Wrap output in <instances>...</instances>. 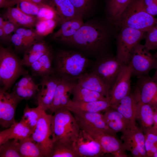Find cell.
Returning <instances> with one entry per match:
<instances>
[{"label":"cell","mask_w":157,"mask_h":157,"mask_svg":"<svg viewBox=\"0 0 157 157\" xmlns=\"http://www.w3.org/2000/svg\"><path fill=\"white\" fill-rule=\"evenodd\" d=\"M111 31L109 24L93 18L84 22L72 36L60 43L96 58L109 52Z\"/></svg>","instance_id":"cell-1"},{"label":"cell","mask_w":157,"mask_h":157,"mask_svg":"<svg viewBox=\"0 0 157 157\" xmlns=\"http://www.w3.org/2000/svg\"><path fill=\"white\" fill-rule=\"evenodd\" d=\"M55 74L72 81L77 80L86 72L92 62L82 53L75 50H60L54 55Z\"/></svg>","instance_id":"cell-2"},{"label":"cell","mask_w":157,"mask_h":157,"mask_svg":"<svg viewBox=\"0 0 157 157\" xmlns=\"http://www.w3.org/2000/svg\"><path fill=\"white\" fill-rule=\"evenodd\" d=\"M72 112L65 108H60L52 115L51 129L53 141H58L73 145L81 130Z\"/></svg>","instance_id":"cell-3"},{"label":"cell","mask_w":157,"mask_h":157,"mask_svg":"<svg viewBox=\"0 0 157 157\" xmlns=\"http://www.w3.org/2000/svg\"><path fill=\"white\" fill-rule=\"evenodd\" d=\"M156 18L146 11L143 0H132L116 26L127 27L147 32L155 26Z\"/></svg>","instance_id":"cell-4"},{"label":"cell","mask_w":157,"mask_h":157,"mask_svg":"<svg viewBox=\"0 0 157 157\" xmlns=\"http://www.w3.org/2000/svg\"><path fill=\"white\" fill-rule=\"evenodd\" d=\"M28 74L21 60L10 49L0 46V89L7 91L21 76Z\"/></svg>","instance_id":"cell-5"},{"label":"cell","mask_w":157,"mask_h":157,"mask_svg":"<svg viewBox=\"0 0 157 157\" xmlns=\"http://www.w3.org/2000/svg\"><path fill=\"white\" fill-rule=\"evenodd\" d=\"M125 65L109 52L92 62L90 72L97 75L111 89Z\"/></svg>","instance_id":"cell-6"},{"label":"cell","mask_w":157,"mask_h":157,"mask_svg":"<svg viewBox=\"0 0 157 157\" xmlns=\"http://www.w3.org/2000/svg\"><path fill=\"white\" fill-rule=\"evenodd\" d=\"M145 33L127 27L121 28L117 38L116 57L122 64L130 63L135 47L144 38Z\"/></svg>","instance_id":"cell-7"},{"label":"cell","mask_w":157,"mask_h":157,"mask_svg":"<svg viewBox=\"0 0 157 157\" xmlns=\"http://www.w3.org/2000/svg\"><path fill=\"white\" fill-rule=\"evenodd\" d=\"M129 63L131 66L132 75L138 77L149 75L151 70L156 69L157 59L144 45L139 43L134 50Z\"/></svg>","instance_id":"cell-8"},{"label":"cell","mask_w":157,"mask_h":157,"mask_svg":"<svg viewBox=\"0 0 157 157\" xmlns=\"http://www.w3.org/2000/svg\"><path fill=\"white\" fill-rule=\"evenodd\" d=\"M52 116L44 111L30 137L38 145L45 157H49L53 142L51 129Z\"/></svg>","instance_id":"cell-9"},{"label":"cell","mask_w":157,"mask_h":157,"mask_svg":"<svg viewBox=\"0 0 157 157\" xmlns=\"http://www.w3.org/2000/svg\"><path fill=\"white\" fill-rule=\"evenodd\" d=\"M121 139L126 150L134 157H147L144 133L136 124L122 133Z\"/></svg>","instance_id":"cell-10"},{"label":"cell","mask_w":157,"mask_h":157,"mask_svg":"<svg viewBox=\"0 0 157 157\" xmlns=\"http://www.w3.org/2000/svg\"><path fill=\"white\" fill-rule=\"evenodd\" d=\"M23 99L13 91L8 92L0 90V124L8 128L15 124L16 108Z\"/></svg>","instance_id":"cell-11"},{"label":"cell","mask_w":157,"mask_h":157,"mask_svg":"<svg viewBox=\"0 0 157 157\" xmlns=\"http://www.w3.org/2000/svg\"><path fill=\"white\" fill-rule=\"evenodd\" d=\"M81 129L102 132L116 135L108 126L101 112L90 113L83 111L71 112Z\"/></svg>","instance_id":"cell-12"},{"label":"cell","mask_w":157,"mask_h":157,"mask_svg":"<svg viewBox=\"0 0 157 157\" xmlns=\"http://www.w3.org/2000/svg\"><path fill=\"white\" fill-rule=\"evenodd\" d=\"M73 145L79 157H98L105 154L99 143L83 129H81Z\"/></svg>","instance_id":"cell-13"},{"label":"cell","mask_w":157,"mask_h":157,"mask_svg":"<svg viewBox=\"0 0 157 157\" xmlns=\"http://www.w3.org/2000/svg\"><path fill=\"white\" fill-rule=\"evenodd\" d=\"M132 76L130 63L125 65L112 88L110 93V107L116 105L131 92V78Z\"/></svg>","instance_id":"cell-14"},{"label":"cell","mask_w":157,"mask_h":157,"mask_svg":"<svg viewBox=\"0 0 157 157\" xmlns=\"http://www.w3.org/2000/svg\"><path fill=\"white\" fill-rule=\"evenodd\" d=\"M85 131L99 143L105 154L110 153L116 157L127 156L123 142L116 135L101 131Z\"/></svg>","instance_id":"cell-15"},{"label":"cell","mask_w":157,"mask_h":157,"mask_svg":"<svg viewBox=\"0 0 157 157\" xmlns=\"http://www.w3.org/2000/svg\"><path fill=\"white\" fill-rule=\"evenodd\" d=\"M137 78L133 93L138 106L151 103L157 94V83L149 75Z\"/></svg>","instance_id":"cell-16"},{"label":"cell","mask_w":157,"mask_h":157,"mask_svg":"<svg viewBox=\"0 0 157 157\" xmlns=\"http://www.w3.org/2000/svg\"><path fill=\"white\" fill-rule=\"evenodd\" d=\"M60 77L55 74L42 78L41 89L38 93V106L45 111L49 109Z\"/></svg>","instance_id":"cell-17"},{"label":"cell","mask_w":157,"mask_h":157,"mask_svg":"<svg viewBox=\"0 0 157 157\" xmlns=\"http://www.w3.org/2000/svg\"><path fill=\"white\" fill-rule=\"evenodd\" d=\"M77 83L84 88L100 93L106 97H110V88L92 72L85 73L78 79Z\"/></svg>","instance_id":"cell-18"},{"label":"cell","mask_w":157,"mask_h":157,"mask_svg":"<svg viewBox=\"0 0 157 157\" xmlns=\"http://www.w3.org/2000/svg\"><path fill=\"white\" fill-rule=\"evenodd\" d=\"M50 46L41 40H36L31 44L25 50L21 62L23 66L29 67L33 63L49 51Z\"/></svg>","instance_id":"cell-19"},{"label":"cell","mask_w":157,"mask_h":157,"mask_svg":"<svg viewBox=\"0 0 157 157\" xmlns=\"http://www.w3.org/2000/svg\"><path fill=\"white\" fill-rule=\"evenodd\" d=\"M104 114L105 121L109 127L115 133H122L136 124L126 118L121 113L110 107Z\"/></svg>","instance_id":"cell-20"},{"label":"cell","mask_w":157,"mask_h":157,"mask_svg":"<svg viewBox=\"0 0 157 157\" xmlns=\"http://www.w3.org/2000/svg\"><path fill=\"white\" fill-rule=\"evenodd\" d=\"M53 59L52 49L33 63L29 67L32 76L43 78L54 74L55 70L52 65Z\"/></svg>","instance_id":"cell-21"},{"label":"cell","mask_w":157,"mask_h":157,"mask_svg":"<svg viewBox=\"0 0 157 157\" xmlns=\"http://www.w3.org/2000/svg\"><path fill=\"white\" fill-rule=\"evenodd\" d=\"M5 16L8 21L17 27L23 26L29 28L35 27L38 21L36 16L29 15L22 11L17 7H9Z\"/></svg>","instance_id":"cell-22"},{"label":"cell","mask_w":157,"mask_h":157,"mask_svg":"<svg viewBox=\"0 0 157 157\" xmlns=\"http://www.w3.org/2000/svg\"><path fill=\"white\" fill-rule=\"evenodd\" d=\"M110 98L87 102H78L71 99L64 107L71 112L83 111L90 113L105 111L110 107Z\"/></svg>","instance_id":"cell-23"},{"label":"cell","mask_w":157,"mask_h":157,"mask_svg":"<svg viewBox=\"0 0 157 157\" xmlns=\"http://www.w3.org/2000/svg\"><path fill=\"white\" fill-rule=\"evenodd\" d=\"M84 23L83 19L77 17L63 23L60 28L52 35L53 40L60 42L72 36Z\"/></svg>","instance_id":"cell-24"},{"label":"cell","mask_w":157,"mask_h":157,"mask_svg":"<svg viewBox=\"0 0 157 157\" xmlns=\"http://www.w3.org/2000/svg\"><path fill=\"white\" fill-rule=\"evenodd\" d=\"M46 1L55 10L60 25L70 19L81 17L78 15L69 0H47Z\"/></svg>","instance_id":"cell-25"},{"label":"cell","mask_w":157,"mask_h":157,"mask_svg":"<svg viewBox=\"0 0 157 157\" xmlns=\"http://www.w3.org/2000/svg\"><path fill=\"white\" fill-rule=\"evenodd\" d=\"M111 108L117 111L131 122L135 123L138 105L133 93L130 92Z\"/></svg>","instance_id":"cell-26"},{"label":"cell","mask_w":157,"mask_h":157,"mask_svg":"<svg viewBox=\"0 0 157 157\" xmlns=\"http://www.w3.org/2000/svg\"><path fill=\"white\" fill-rule=\"evenodd\" d=\"M71 94L73 96L72 101L78 102H92L110 98L100 93L82 87L77 83L73 88Z\"/></svg>","instance_id":"cell-27"},{"label":"cell","mask_w":157,"mask_h":157,"mask_svg":"<svg viewBox=\"0 0 157 157\" xmlns=\"http://www.w3.org/2000/svg\"><path fill=\"white\" fill-rule=\"evenodd\" d=\"M132 0H107L106 13L109 23L116 26L122 13Z\"/></svg>","instance_id":"cell-28"},{"label":"cell","mask_w":157,"mask_h":157,"mask_svg":"<svg viewBox=\"0 0 157 157\" xmlns=\"http://www.w3.org/2000/svg\"><path fill=\"white\" fill-rule=\"evenodd\" d=\"M138 119L140 128L144 133L151 129L154 124V110L151 103L138 106L136 120Z\"/></svg>","instance_id":"cell-29"},{"label":"cell","mask_w":157,"mask_h":157,"mask_svg":"<svg viewBox=\"0 0 157 157\" xmlns=\"http://www.w3.org/2000/svg\"><path fill=\"white\" fill-rule=\"evenodd\" d=\"M76 83V81L60 78L56 89L53 101L49 109L52 113H54L60 108L61 99L67 92H72L73 87Z\"/></svg>","instance_id":"cell-30"},{"label":"cell","mask_w":157,"mask_h":157,"mask_svg":"<svg viewBox=\"0 0 157 157\" xmlns=\"http://www.w3.org/2000/svg\"><path fill=\"white\" fill-rule=\"evenodd\" d=\"M18 149L22 157H44L38 145L30 137L19 141Z\"/></svg>","instance_id":"cell-31"},{"label":"cell","mask_w":157,"mask_h":157,"mask_svg":"<svg viewBox=\"0 0 157 157\" xmlns=\"http://www.w3.org/2000/svg\"><path fill=\"white\" fill-rule=\"evenodd\" d=\"M48 157H79L73 145L58 141H53Z\"/></svg>","instance_id":"cell-32"},{"label":"cell","mask_w":157,"mask_h":157,"mask_svg":"<svg viewBox=\"0 0 157 157\" xmlns=\"http://www.w3.org/2000/svg\"><path fill=\"white\" fill-rule=\"evenodd\" d=\"M43 111L39 106L31 108L26 103L21 120L26 123L33 132Z\"/></svg>","instance_id":"cell-33"},{"label":"cell","mask_w":157,"mask_h":157,"mask_svg":"<svg viewBox=\"0 0 157 157\" xmlns=\"http://www.w3.org/2000/svg\"><path fill=\"white\" fill-rule=\"evenodd\" d=\"M33 131L24 122L21 120L13 124V128L10 139L19 140L30 138Z\"/></svg>","instance_id":"cell-34"},{"label":"cell","mask_w":157,"mask_h":157,"mask_svg":"<svg viewBox=\"0 0 157 157\" xmlns=\"http://www.w3.org/2000/svg\"><path fill=\"white\" fill-rule=\"evenodd\" d=\"M78 15L83 19L90 15L95 3V0H69Z\"/></svg>","instance_id":"cell-35"},{"label":"cell","mask_w":157,"mask_h":157,"mask_svg":"<svg viewBox=\"0 0 157 157\" xmlns=\"http://www.w3.org/2000/svg\"><path fill=\"white\" fill-rule=\"evenodd\" d=\"M19 141L9 139L0 145V157H22L19 152Z\"/></svg>","instance_id":"cell-36"},{"label":"cell","mask_w":157,"mask_h":157,"mask_svg":"<svg viewBox=\"0 0 157 157\" xmlns=\"http://www.w3.org/2000/svg\"><path fill=\"white\" fill-rule=\"evenodd\" d=\"M39 84L34 82L28 85L20 87L14 85L13 91L23 99L28 100L33 97L39 92Z\"/></svg>","instance_id":"cell-37"},{"label":"cell","mask_w":157,"mask_h":157,"mask_svg":"<svg viewBox=\"0 0 157 157\" xmlns=\"http://www.w3.org/2000/svg\"><path fill=\"white\" fill-rule=\"evenodd\" d=\"M58 22L54 19L38 20L35 27V30L38 36H46L51 33Z\"/></svg>","instance_id":"cell-38"},{"label":"cell","mask_w":157,"mask_h":157,"mask_svg":"<svg viewBox=\"0 0 157 157\" xmlns=\"http://www.w3.org/2000/svg\"><path fill=\"white\" fill-rule=\"evenodd\" d=\"M38 20L54 19L60 24L57 13L54 8L47 2L40 4L39 10L36 16Z\"/></svg>","instance_id":"cell-39"},{"label":"cell","mask_w":157,"mask_h":157,"mask_svg":"<svg viewBox=\"0 0 157 157\" xmlns=\"http://www.w3.org/2000/svg\"><path fill=\"white\" fill-rule=\"evenodd\" d=\"M147 157H153L157 151V134L150 129L144 133Z\"/></svg>","instance_id":"cell-40"},{"label":"cell","mask_w":157,"mask_h":157,"mask_svg":"<svg viewBox=\"0 0 157 157\" xmlns=\"http://www.w3.org/2000/svg\"><path fill=\"white\" fill-rule=\"evenodd\" d=\"M15 3L22 11L26 14L36 16L38 12L40 5L30 0H15Z\"/></svg>","instance_id":"cell-41"},{"label":"cell","mask_w":157,"mask_h":157,"mask_svg":"<svg viewBox=\"0 0 157 157\" xmlns=\"http://www.w3.org/2000/svg\"><path fill=\"white\" fill-rule=\"evenodd\" d=\"M146 32L144 46L149 51L157 49V28L154 26Z\"/></svg>","instance_id":"cell-42"},{"label":"cell","mask_w":157,"mask_h":157,"mask_svg":"<svg viewBox=\"0 0 157 157\" xmlns=\"http://www.w3.org/2000/svg\"><path fill=\"white\" fill-rule=\"evenodd\" d=\"M11 42L15 48L18 50H24L26 49L25 42L22 37L17 34L15 33L10 38Z\"/></svg>","instance_id":"cell-43"},{"label":"cell","mask_w":157,"mask_h":157,"mask_svg":"<svg viewBox=\"0 0 157 157\" xmlns=\"http://www.w3.org/2000/svg\"><path fill=\"white\" fill-rule=\"evenodd\" d=\"M146 11L153 16L157 15V0H143Z\"/></svg>","instance_id":"cell-44"},{"label":"cell","mask_w":157,"mask_h":157,"mask_svg":"<svg viewBox=\"0 0 157 157\" xmlns=\"http://www.w3.org/2000/svg\"><path fill=\"white\" fill-rule=\"evenodd\" d=\"M17 27L12 22L9 21H5L4 24L2 28L3 29L6 38L13 31H15Z\"/></svg>","instance_id":"cell-45"},{"label":"cell","mask_w":157,"mask_h":157,"mask_svg":"<svg viewBox=\"0 0 157 157\" xmlns=\"http://www.w3.org/2000/svg\"><path fill=\"white\" fill-rule=\"evenodd\" d=\"M13 128V125L10 127L0 132V145L10 139Z\"/></svg>","instance_id":"cell-46"},{"label":"cell","mask_w":157,"mask_h":157,"mask_svg":"<svg viewBox=\"0 0 157 157\" xmlns=\"http://www.w3.org/2000/svg\"><path fill=\"white\" fill-rule=\"evenodd\" d=\"M26 35L29 43V45L36 40H41L40 38V37L36 33L35 29L32 28L26 29Z\"/></svg>","instance_id":"cell-47"},{"label":"cell","mask_w":157,"mask_h":157,"mask_svg":"<svg viewBox=\"0 0 157 157\" xmlns=\"http://www.w3.org/2000/svg\"><path fill=\"white\" fill-rule=\"evenodd\" d=\"M26 29L25 28H18L15 32V33L18 34L22 37L25 42L27 48L29 45V43L26 35Z\"/></svg>","instance_id":"cell-48"},{"label":"cell","mask_w":157,"mask_h":157,"mask_svg":"<svg viewBox=\"0 0 157 157\" xmlns=\"http://www.w3.org/2000/svg\"><path fill=\"white\" fill-rule=\"evenodd\" d=\"M152 105L154 110V124L150 129L157 134V104L152 102L150 103Z\"/></svg>","instance_id":"cell-49"},{"label":"cell","mask_w":157,"mask_h":157,"mask_svg":"<svg viewBox=\"0 0 157 157\" xmlns=\"http://www.w3.org/2000/svg\"><path fill=\"white\" fill-rule=\"evenodd\" d=\"M8 2V0H0V8L6 7Z\"/></svg>","instance_id":"cell-50"},{"label":"cell","mask_w":157,"mask_h":157,"mask_svg":"<svg viewBox=\"0 0 157 157\" xmlns=\"http://www.w3.org/2000/svg\"><path fill=\"white\" fill-rule=\"evenodd\" d=\"M34 3L40 5L46 3V1L45 0H30Z\"/></svg>","instance_id":"cell-51"},{"label":"cell","mask_w":157,"mask_h":157,"mask_svg":"<svg viewBox=\"0 0 157 157\" xmlns=\"http://www.w3.org/2000/svg\"><path fill=\"white\" fill-rule=\"evenodd\" d=\"M0 37L1 39L2 40L6 39V38L2 28H0Z\"/></svg>","instance_id":"cell-52"},{"label":"cell","mask_w":157,"mask_h":157,"mask_svg":"<svg viewBox=\"0 0 157 157\" xmlns=\"http://www.w3.org/2000/svg\"><path fill=\"white\" fill-rule=\"evenodd\" d=\"M154 74L151 77L152 79L157 83V67Z\"/></svg>","instance_id":"cell-53"},{"label":"cell","mask_w":157,"mask_h":157,"mask_svg":"<svg viewBox=\"0 0 157 157\" xmlns=\"http://www.w3.org/2000/svg\"><path fill=\"white\" fill-rule=\"evenodd\" d=\"M5 21H4L3 19L0 17V28H2L4 24Z\"/></svg>","instance_id":"cell-54"},{"label":"cell","mask_w":157,"mask_h":157,"mask_svg":"<svg viewBox=\"0 0 157 157\" xmlns=\"http://www.w3.org/2000/svg\"><path fill=\"white\" fill-rule=\"evenodd\" d=\"M152 102H154L157 104V94L154 98Z\"/></svg>","instance_id":"cell-55"},{"label":"cell","mask_w":157,"mask_h":157,"mask_svg":"<svg viewBox=\"0 0 157 157\" xmlns=\"http://www.w3.org/2000/svg\"><path fill=\"white\" fill-rule=\"evenodd\" d=\"M153 157H157V151L154 155Z\"/></svg>","instance_id":"cell-56"},{"label":"cell","mask_w":157,"mask_h":157,"mask_svg":"<svg viewBox=\"0 0 157 157\" xmlns=\"http://www.w3.org/2000/svg\"><path fill=\"white\" fill-rule=\"evenodd\" d=\"M153 56L155 58L157 59V52L154 54Z\"/></svg>","instance_id":"cell-57"},{"label":"cell","mask_w":157,"mask_h":157,"mask_svg":"<svg viewBox=\"0 0 157 157\" xmlns=\"http://www.w3.org/2000/svg\"><path fill=\"white\" fill-rule=\"evenodd\" d=\"M155 26L157 28V18H156Z\"/></svg>","instance_id":"cell-58"}]
</instances>
